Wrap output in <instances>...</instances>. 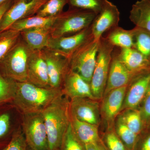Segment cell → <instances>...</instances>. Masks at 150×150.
I'll return each instance as SVG.
<instances>
[{"instance_id":"obj_1","label":"cell","mask_w":150,"mask_h":150,"mask_svg":"<svg viewBox=\"0 0 150 150\" xmlns=\"http://www.w3.org/2000/svg\"><path fill=\"white\" fill-rule=\"evenodd\" d=\"M62 95V89L42 87L27 81L16 82L12 101L24 114L42 112Z\"/></svg>"},{"instance_id":"obj_9","label":"cell","mask_w":150,"mask_h":150,"mask_svg":"<svg viewBox=\"0 0 150 150\" xmlns=\"http://www.w3.org/2000/svg\"><path fill=\"white\" fill-rule=\"evenodd\" d=\"M47 0H17L5 13L0 21V33L19 20L33 16Z\"/></svg>"},{"instance_id":"obj_34","label":"cell","mask_w":150,"mask_h":150,"mask_svg":"<svg viewBox=\"0 0 150 150\" xmlns=\"http://www.w3.org/2000/svg\"><path fill=\"white\" fill-rule=\"evenodd\" d=\"M139 109L142 116L144 128H148L150 126V83Z\"/></svg>"},{"instance_id":"obj_7","label":"cell","mask_w":150,"mask_h":150,"mask_svg":"<svg viewBox=\"0 0 150 150\" xmlns=\"http://www.w3.org/2000/svg\"><path fill=\"white\" fill-rule=\"evenodd\" d=\"M24 137L32 150H48V136L42 112L24 114Z\"/></svg>"},{"instance_id":"obj_11","label":"cell","mask_w":150,"mask_h":150,"mask_svg":"<svg viewBox=\"0 0 150 150\" xmlns=\"http://www.w3.org/2000/svg\"><path fill=\"white\" fill-rule=\"evenodd\" d=\"M98 100L88 98L71 99L70 115L79 121L99 126L101 115L100 105Z\"/></svg>"},{"instance_id":"obj_23","label":"cell","mask_w":150,"mask_h":150,"mask_svg":"<svg viewBox=\"0 0 150 150\" xmlns=\"http://www.w3.org/2000/svg\"><path fill=\"white\" fill-rule=\"evenodd\" d=\"M56 17L44 18L34 15L17 21L9 29L21 32L24 30L35 28L51 27Z\"/></svg>"},{"instance_id":"obj_17","label":"cell","mask_w":150,"mask_h":150,"mask_svg":"<svg viewBox=\"0 0 150 150\" xmlns=\"http://www.w3.org/2000/svg\"><path fill=\"white\" fill-rule=\"evenodd\" d=\"M62 91L65 96L71 100L78 98L95 99L93 96L90 84L70 69L65 76Z\"/></svg>"},{"instance_id":"obj_18","label":"cell","mask_w":150,"mask_h":150,"mask_svg":"<svg viewBox=\"0 0 150 150\" xmlns=\"http://www.w3.org/2000/svg\"><path fill=\"white\" fill-rule=\"evenodd\" d=\"M118 56L125 67L134 74L150 69V59L136 48H121Z\"/></svg>"},{"instance_id":"obj_37","label":"cell","mask_w":150,"mask_h":150,"mask_svg":"<svg viewBox=\"0 0 150 150\" xmlns=\"http://www.w3.org/2000/svg\"><path fill=\"white\" fill-rule=\"evenodd\" d=\"M13 2V0H8L0 6V21L4 14L10 7Z\"/></svg>"},{"instance_id":"obj_41","label":"cell","mask_w":150,"mask_h":150,"mask_svg":"<svg viewBox=\"0 0 150 150\" xmlns=\"http://www.w3.org/2000/svg\"></svg>"},{"instance_id":"obj_24","label":"cell","mask_w":150,"mask_h":150,"mask_svg":"<svg viewBox=\"0 0 150 150\" xmlns=\"http://www.w3.org/2000/svg\"><path fill=\"white\" fill-rule=\"evenodd\" d=\"M114 129L115 133L128 149L135 150L138 136L127 127L119 115L115 121Z\"/></svg>"},{"instance_id":"obj_28","label":"cell","mask_w":150,"mask_h":150,"mask_svg":"<svg viewBox=\"0 0 150 150\" xmlns=\"http://www.w3.org/2000/svg\"><path fill=\"white\" fill-rule=\"evenodd\" d=\"M16 83L7 76L0 69V105L13 100L16 90Z\"/></svg>"},{"instance_id":"obj_22","label":"cell","mask_w":150,"mask_h":150,"mask_svg":"<svg viewBox=\"0 0 150 150\" xmlns=\"http://www.w3.org/2000/svg\"><path fill=\"white\" fill-rule=\"evenodd\" d=\"M109 31L105 38L112 46L121 48H134V37L132 30L124 29L118 26Z\"/></svg>"},{"instance_id":"obj_12","label":"cell","mask_w":150,"mask_h":150,"mask_svg":"<svg viewBox=\"0 0 150 150\" xmlns=\"http://www.w3.org/2000/svg\"><path fill=\"white\" fill-rule=\"evenodd\" d=\"M92 38L93 37L90 26L73 35L57 38L51 37L47 47L69 59L76 50Z\"/></svg>"},{"instance_id":"obj_32","label":"cell","mask_w":150,"mask_h":150,"mask_svg":"<svg viewBox=\"0 0 150 150\" xmlns=\"http://www.w3.org/2000/svg\"><path fill=\"white\" fill-rule=\"evenodd\" d=\"M11 127L12 116L10 112L6 110L0 112V148H4L2 143L4 144V140L10 134Z\"/></svg>"},{"instance_id":"obj_27","label":"cell","mask_w":150,"mask_h":150,"mask_svg":"<svg viewBox=\"0 0 150 150\" xmlns=\"http://www.w3.org/2000/svg\"><path fill=\"white\" fill-rule=\"evenodd\" d=\"M68 0H47L40 7L35 15L44 18L56 17L63 12Z\"/></svg>"},{"instance_id":"obj_19","label":"cell","mask_w":150,"mask_h":150,"mask_svg":"<svg viewBox=\"0 0 150 150\" xmlns=\"http://www.w3.org/2000/svg\"><path fill=\"white\" fill-rule=\"evenodd\" d=\"M22 38L32 51H40L48 46L51 37V27H38L21 31Z\"/></svg>"},{"instance_id":"obj_20","label":"cell","mask_w":150,"mask_h":150,"mask_svg":"<svg viewBox=\"0 0 150 150\" xmlns=\"http://www.w3.org/2000/svg\"><path fill=\"white\" fill-rule=\"evenodd\" d=\"M71 123L74 134L83 145L101 141L98 133V126L79 121L71 116Z\"/></svg>"},{"instance_id":"obj_6","label":"cell","mask_w":150,"mask_h":150,"mask_svg":"<svg viewBox=\"0 0 150 150\" xmlns=\"http://www.w3.org/2000/svg\"><path fill=\"white\" fill-rule=\"evenodd\" d=\"M99 40L91 38L76 50L69 59L70 70L90 84L96 64Z\"/></svg>"},{"instance_id":"obj_5","label":"cell","mask_w":150,"mask_h":150,"mask_svg":"<svg viewBox=\"0 0 150 150\" xmlns=\"http://www.w3.org/2000/svg\"><path fill=\"white\" fill-rule=\"evenodd\" d=\"M114 46L103 36L99 40L96 64L90 82L95 99L99 100L104 96Z\"/></svg>"},{"instance_id":"obj_38","label":"cell","mask_w":150,"mask_h":150,"mask_svg":"<svg viewBox=\"0 0 150 150\" xmlns=\"http://www.w3.org/2000/svg\"><path fill=\"white\" fill-rule=\"evenodd\" d=\"M140 150H150V134L144 140Z\"/></svg>"},{"instance_id":"obj_2","label":"cell","mask_w":150,"mask_h":150,"mask_svg":"<svg viewBox=\"0 0 150 150\" xmlns=\"http://www.w3.org/2000/svg\"><path fill=\"white\" fill-rule=\"evenodd\" d=\"M64 95L42 111L48 136V150H60L70 122V101Z\"/></svg>"},{"instance_id":"obj_3","label":"cell","mask_w":150,"mask_h":150,"mask_svg":"<svg viewBox=\"0 0 150 150\" xmlns=\"http://www.w3.org/2000/svg\"><path fill=\"white\" fill-rule=\"evenodd\" d=\"M97 14L93 12L69 9L56 18L51 27V37L69 36L91 25Z\"/></svg>"},{"instance_id":"obj_33","label":"cell","mask_w":150,"mask_h":150,"mask_svg":"<svg viewBox=\"0 0 150 150\" xmlns=\"http://www.w3.org/2000/svg\"><path fill=\"white\" fill-rule=\"evenodd\" d=\"M104 141L108 150H129L115 133L114 127L107 129Z\"/></svg>"},{"instance_id":"obj_25","label":"cell","mask_w":150,"mask_h":150,"mask_svg":"<svg viewBox=\"0 0 150 150\" xmlns=\"http://www.w3.org/2000/svg\"><path fill=\"white\" fill-rule=\"evenodd\" d=\"M132 30L134 47L150 59V31L136 26Z\"/></svg>"},{"instance_id":"obj_10","label":"cell","mask_w":150,"mask_h":150,"mask_svg":"<svg viewBox=\"0 0 150 150\" xmlns=\"http://www.w3.org/2000/svg\"><path fill=\"white\" fill-rule=\"evenodd\" d=\"M150 83V69L137 74L127 86L121 111L139 109Z\"/></svg>"},{"instance_id":"obj_13","label":"cell","mask_w":150,"mask_h":150,"mask_svg":"<svg viewBox=\"0 0 150 150\" xmlns=\"http://www.w3.org/2000/svg\"><path fill=\"white\" fill-rule=\"evenodd\" d=\"M127 86L113 90L103 98L100 105L101 117L107 129L113 128L116 118L122 110Z\"/></svg>"},{"instance_id":"obj_36","label":"cell","mask_w":150,"mask_h":150,"mask_svg":"<svg viewBox=\"0 0 150 150\" xmlns=\"http://www.w3.org/2000/svg\"><path fill=\"white\" fill-rule=\"evenodd\" d=\"M85 150H108L107 148L102 141L83 145Z\"/></svg>"},{"instance_id":"obj_31","label":"cell","mask_w":150,"mask_h":150,"mask_svg":"<svg viewBox=\"0 0 150 150\" xmlns=\"http://www.w3.org/2000/svg\"><path fill=\"white\" fill-rule=\"evenodd\" d=\"M60 150H85L83 145L74 134L71 122L64 136Z\"/></svg>"},{"instance_id":"obj_40","label":"cell","mask_w":150,"mask_h":150,"mask_svg":"<svg viewBox=\"0 0 150 150\" xmlns=\"http://www.w3.org/2000/svg\"><path fill=\"white\" fill-rule=\"evenodd\" d=\"M149 69H150V68H149Z\"/></svg>"},{"instance_id":"obj_26","label":"cell","mask_w":150,"mask_h":150,"mask_svg":"<svg viewBox=\"0 0 150 150\" xmlns=\"http://www.w3.org/2000/svg\"><path fill=\"white\" fill-rule=\"evenodd\" d=\"M123 122L130 130L139 136L144 128V123L139 109L123 110L119 114Z\"/></svg>"},{"instance_id":"obj_35","label":"cell","mask_w":150,"mask_h":150,"mask_svg":"<svg viewBox=\"0 0 150 150\" xmlns=\"http://www.w3.org/2000/svg\"><path fill=\"white\" fill-rule=\"evenodd\" d=\"M27 143L21 131L14 132L8 144L1 150H27Z\"/></svg>"},{"instance_id":"obj_15","label":"cell","mask_w":150,"mask_h":150,"mask_svg":"<svg viewBox=\"0 0 150 150\" xmlns=\"http://www.w3.org/2000/svg\"><path fill=\"white\" fill-rule=\"evenodd\" d=\"M136 75L130 72L123 64L118 54L112 55L103 97L113 90L128 86Z\"/></svg>"},{"instance_id":"obj_14","label":"cell","mask_w":150,"mask_h":150,"mask_svg":"<svg viewBox=\"0 0 150 150\" xmlns=\"http://www.w3.org/2000/svg\"><path fill=\"white\" fill-rule=\"evenodd\" d=\"M120 16V12L117 6L108 1L91 25L94 40L98 41L105 33L118 26Z\"/></svg>"},{"instance_id":"obj_4","label":"cell","mask_w":150,"mask_h":150,"mask_svg":"<svg viewBox=\"0 0 150 150\" xmlns=\"http://www.w3.org/2000/svg\"><path fill=\"white\" fill-rule=\"evenodd\" d=\"M33 51L21 35L15 45L0 61V69L15 81H27L28 63Z\"/></svg>"},{"instance_id":"obj_21","label":"cell","mask_w":150,"mask_h":150,"mask_svg":"<svg viewBox=\"0 0 150 150\" xmlns=\"http://www.w3.org/2000/svg\"><path fill=\"white\" fill-rule=\"evenodd\" d=\"M129 19L137 27L150 31V0H139L132 6Z\"/></svg>"},{"instance_id":"obj_30","label":"cell","mask_w":150,"mask_h":150,"mask_svg":"<svg viewBox=\"0 0 150 150\" xmlns=\"http://www.w3.org/2000/svg\"><path fill=\"white\" fill-rule=\"evenodd\" d=\"M108 0H68L69 9L91 11L97 15L102 10Z\"/></svg>"},{"instance_id":"obj_29","label":"cell","mask_w":150,"mask_h":150,"mask_svg":"<svg viewBox=\"0 0 150 150\" xmlns=\"http://www.w3.org/2000/svg\"><path fill=\"white\" fill-rule=\"evenodd\" d=\"M20 36V32L11 29L0 33V61L15 45Z\"/></svg>"},{"instance_id":"obj_8","label":"cell","mask_w":150,"mask_h":150,"mask_svg":"<svg viewBox=\"0 0 150 150\" xmlns=\"http://www.w3.org/2000/svg\"><path fill=\"white\" fill-rule=\"evenodd\" d=\"M40 51L47 65L50 87L62 89L65 76L69 70V59L48 47Z\"/></svg>"},{"instance_id":"obj_39","label":"cell","mask_w":150,"mask_h":150,"mask_svg":"<svg viewBox=\"0 0 150 150\" xmlns=\"http://www.w3.org/2000/svg\"><path fill=\"white\" fill-rule=\"evenodd\" d=\"M7 1H8V0H0V6L3 3ZM13 1H17V0H13Z\"/></svg>"},{"instance_id":"obj_16","label":"cell","mask_w":150,"mask_h":150,"mask_svg":"<svg viewBox=\"0 0 150 150\" xmlns=\"http://www.w3.org/2000/svg\"><path fill=\"white\" fill-rule=\"evenodd\" d=\"M27 82L42 87H49L47 65L40 51H33L28 63Z\"/></svg>"}]
</instances>
